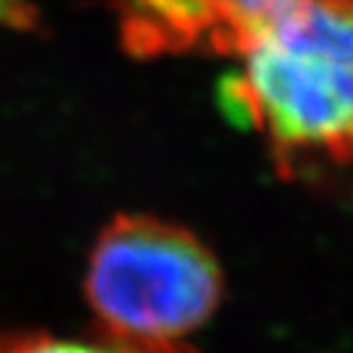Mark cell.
Wrapping results in <instances>:
<instances>
[{"instance_id":"3957f363","label":"cell","mask_w":353,"mask_h":353,"mask_svg":"<svg viewBox=\"0 0 353 353\" xmlns=\"http://www.w3.org/2000/svg\"><path fill=\"white\" fill-rule=\"evenodd\" d=\"M302 0H123V37L135 54L204 47L238 52Z\"/></svg>"},{"instance_id":"5b68a950","label":"cell","mask_w":353,"mask_h":353,"mask_svg":"<svg viewBox=\"0 0 353 353\" xmlns=\"http://www.w3.org/2000/svg\"><path fill=\"white\" fill-rule=\"evenodd\" d=\"M0 25L15 30L37 28V10L28 0H0Z\"/></svg>"},{"instance_id":"6da1fadb","label":"cell","mask_w":353,"mask_h":353,"mask_svg":"<svg viewBox=\"0 0 353 353\" xmlns=\"http://www.w3.org/2000/svg\"><path fill=\"white\" fill-rule=\"evenodd\" d=\"M236 59L219 88L228 118L287 165H353V0H302Z\"/></svg>"},{"instance_id":"277c9868","label":"cell","mask_w":353,"mask_h":353,"mask_svg":"<svg viewBox=\"0 0 353 353\" xmlns=\"http://www.w3.org/2000/svg\"><path fill=\"white\" fill-rule=\"evenodd\" d=\"M0 353H192L179 341H140L96 326L81 339L50 334H0Z\"/></svg>"},{"instance_id":"7a4b0ae2","label":"cell","mask_w":353,"mask_h":353,"mask_svg":"<svg viewBox=\"0 0 353 353\" xmlns=\"http://www.w3.org/2000/svg\"><path fill=\"white\" fill-rule=\"evenodd\" d=\"M83 287L101 329L140 341H179L214 314L223 277L214 253L187 228L118 216L91 250Z\"/></svg>"}]
</instances>
